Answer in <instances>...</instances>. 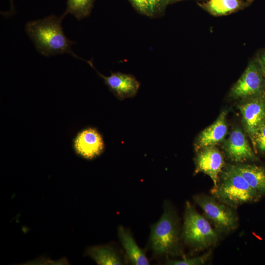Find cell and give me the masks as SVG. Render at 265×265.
<instances>
[{
	"instance_id": "cell-1",
	"label": "cell",
	"mask_w": 265,
	"mask_h": 265,
	"mask_svg": "<svg viewBox=\"0 0 265 265\" xmlns=\"http://www.w3.org/2000/svg\"><path fill=\"white\" fill-rule=\"evenodd\" d=\"M64 17L51 15L43 19L27 23L25 30L37 51L45 56L68 53L81 59L72 51L75 42L64 34L61 26Z\"/></svg>"
},
{
	"instance_id": "cell-2",
	"label": "cell",
	"mask_w": 265,
	"mask_h": 265,
	"mask_svg": "<svg viewBox=\"0 0 265 265\" xmlns=\"http://www.w3.org/2000/svg\"><path fill=\"white\" fill-rule=\"evenodd\" d=\"M179 219L168 201L163 204L159 219L151 226L148 247L156 257H184L181 243Z\"/></svg>"
},
{
	"instance_id": "cell-3",
	"label": "cell",
	"mask_w": 265,
	"mask_h": 265,
	"mask_svg": "<svg viewBox=\"0 0 265 265\" xmlns=\"http://www.w3.org/2000/svg\"><path fill=\"white\" fill-rule=\"evenodd\" d=\"M211 192L217 200L234 209L245 203L256 202L261 196L233 165L227 166L222 171L216 186L213 187Z\"/></svg>"
},
{
	"instance_id": "cell-4",
	"label": "cell",
	"mask_w": 265,
	"mask_h": 265,
	"mask_svg": "<svg viewBox=\"0 0 265 265\" xmlns=\"http://www.w3.org/2000/svg\"><path fill=\"white\" fill-rule=\"evenodd\" d=\"M220 233L212 228L207 219L189 202L185 205L181 238L191 250L201 251L214 245Z\"/></svg>"
},
{
	"instance_id": "cell-5",
	"label": "cell",
	"mask_w": 265,
	"mask_h": 265,
	"mask_svg": "<svg viewBox=\"0 0 265 265\" xmlns=\"http://www.w3.org/2000/svg\"><path fill=\"white\" fill-rule=\"evenodd\" d=\"M193 200L219 233H228L238 226V218L235 209L206 194H197Z\"/></svg>"
},
{
	"instance_id": "cell-6",
	"label": "cell",
	"mask_w": 265,
	"mask_h": 265,
	"mask_svg": "<svg viewBox=\"0 0 265 265\" xmlns=\"http://www.w3.org/2000/svg\"><path fill=\"white\" fill-rule=\"evenodd\" d=\"M264 77L255 59L250 60L232 87L231 96L234 98H246L262 95L265 87Z\"/></svg>"
},
{
	"instance_id": "cell-7",
	"label": "cell",
	"mask_w": 265,
	"mask_h": 265,
	"mask_svg": "<svg viewBox=\"0 0 265 265\" xmlns=\"http://www.w3.org/2000/svg\"><path fill=\"white\" fill-rule=\"evenodd\" d=\"M238 108L245 130L254 147L255 136L265 123V98L262 94L253 97L240 105Z\"/></svg>"
},
{
	"instance_id": "cell-8",
	"label": "cell",
	"mask_w": 265,
	"mask_h": 265,
	"mask_svg": "<svg viewBox=\"0 0 265 265\" xmlns=\"http://www.w3.org/2000/svg\"><path fill=\"white\" fill-rule=\"evenodd\" d=\"M86 62L103 79L106 85L118 100L122 101L136 95L140 83L134 77L121 72H111L110 76H106L96 69L91 60Z\"/></svg>"
},
{
	"instance_id": "cell-9",
	"label": "cell",
	"mask_w": 265,
	"mask_h": 265,
	"mask_svg": "<svg viewBox=\"0 0 265 265\" xmlns=\"http://www.w3.org/2000/svg\"><path fill=\"white\" fill-rule=\"evenodd\" d=\"M194 173L202 172L212 180L213 187L216 186L219 174L225 166L224 157L215 146L205 148L199 151L195 159Z\"/></svg>"
},
{
	"instance_id": "cell-10",
	"label": "cell",
	"mask_w": 265,
	"mask_h": 265,
	"mask_svg": "<svg viewBox=\"0 0 265 265\" xmlns=\"http://www.w3.org/2000/svg\"><path fill=\"white\" fill-rule=\"evenodd\" d=\"M73 147L78 155L92 159L103 152L105 145L102 136L97 130L87 128L77 134L74 140Z\"/></svg>"
},
{
	"instance_id": "cell-11",
	"label": "cell",
	"mask_w": 265,
	"mask_h": 265,
	"mask_svg": "<svg viewBox=\"0 0 265 265\" xmlns=\"http://www.w3.org/2000/svg\"><path fill=\"white\" fill-rule=\"evenodd\" d=\"M224 149L228 158L236 162L257 159L245 136L238 129L232 131L225 143Z\"/></svg>"
},
{
	"instance_id": "cell-12",
	"label": "cell",
	"mask_w": 265,
	"mask_h": 265,
	"mask_svg": "<svg viewBox=\"0 0 265 265\" xmlns=\"http://www.w3.org/2000/svg\"><path fill=\"white\" fill-rule=\"evenodd\" d=\"M226 116V112L222 111L213 124L201 132L194 144L197 151L215 146L224 139L227 132Z\"/></svg>"
},
{
	"instance_id": "cell-13",
	"label": "cell",
	"mask_w": 265,
	"mask_h": 265,
	"mask_svg": "<svg viewBox=\"0 0 265 265\" xmlns=\"http://www.w3.org/2000/svg\"><path fill=\"white\" fill-rule=\"evenodd\" d=\"M118 236L129 262L134 265H148L144 250L139 247L128 229L121 225L118 228Z\"/></svg>"
},
{
	"instance_id": "cell-14",
	"label": "cell",
	"mask_w": 265,
	"mask_h": 265,
	"mask_svg": "<svg viewBox=\"0 0 265 265\" xmlns=\"http://www.w3.org/2000/svg\"><path fill=\"white\" fill-rule=\"evenodd\" d=\"M250 186L261 196L265 194V168L255 164L233 165Z\"/></svg>"
},
{
	"instance_id": "cell-15",
	"label": "cell",
	"mask_w": 265,
	"mask_h": 265,
	"mask_svg": "<svg viewBox=\"0 0 265 265\" xmlns=\"http://www.w3.org/2000/svg\"><path fill=\"white\" fill-rule=\"evenodd\" d=\"M241 0H208L199 5L212 15L225 16L241 9L245 3Z\"/></svg>"
},
{
	"instance_id": "cell-16",
	"label": "cell",
	"mask_w": 265,
	"mask_h": 265,
	"mask_svg": "<svg viewBox=\"0 0 265 265\" xmlns=\"http://www.w3.org/2000/svg\"><path fill=\"white\" fill-rule=\"evenodd\" d=\"M87 252L98 265L124 264L119 252L108 245L92 246L88 248Z\"/></svg>"
},
{
	"instance_id": "cell-17",
	"label": "cell",
	"mask_w": 265,
	"mask_h": 265,
	"mask_svg": "<svg viewBox=\"0 0 265 265\" xmlns=\"http://www.w3.org/2000/svg\"><path fill=\"white\" fill-rule=\"evenodd\" d=\"M95 0H67L66 9L62 16L67 14L73 15L77 20H80L87 17L90 13Z\"/></svg>"
},
{
	"instance_id": "cell-18",
	"label": "cell",
	"mask_w": 265,
	"mask_h": 265,
	"mask_svg": "<svg viewBox=\"0 0 265 265\" xmlns=\"http://www.w3.org/2000/svg\"><path fill=\"white\" fill-rule=\"evenodd\" d=\"M211 252H209L203 256L191 258H184L180 260L167 259L165 263L168 265H202L205 264Z\"/></svg>"
},
{
	"instance_id": "cell-19",
	"label": "cell",
	"mask_w": 265,
	"mask_h": 265,
	"mask_svg": "<svg viewBox=\"0 0 265 265\" xmlns=\"http://www.w3.org/2000/svg\"><path fill=\"white\" fill-rule=\"evenodd\" d=\"M265 152V123L258 131L255 138L254 148Z\"/></svg>"
},
{
	"instance_id": "cell-20",
	"label": "cell",
	"mask_w": 265,
	"mask_h": 265,
	"mask_svg": "<svg viewBox=\"0 0 265 265\" xmlns=\"http://www.w3.org/2000/svg\"><path fill=\"white\" fill-rule=\"evenodd\" d=\"M135 8L140 13L150 16L149 0H130Z\"/></svg>"
},
{
	"instance_id": "cell-21",
	"label": "cell",
	"mask_w": 265,
	"mask_h": 265,
	"mask_svg": "<svg viewBox=\"0 0 265 265\" xmlns=\"http://www.w3.org/2000/svg\"><path fill=\"white\" fill-rule=\"evenodd\" d=\"M150 16L152 17L163 10L166 6L165 0H149Z\"/></svg>"
},
{
	"instance_id": "cell-22",
	"label": "cell",
	"mask_w": 265,
	"mask_h": 265,
	"mask_svg": "<svg viewBox=\"0 0 265 265\" xmlns=\"http://www.w3.org/2000/svg\"><path fill=\"white\" fill-rule=\"evenodd\" d=\"M255 59L265 77V50L258 53Z\"/></svg>"
},
{
	"instance_id": "cell-23",
	"label": "cell",
	"mask_w": 265,
	"mask_h": 265,
	"mask_svg": "<svg viewBox=\"0 0 265 265\" xmlns=\"http://www.w3.org/2000/svg\"><path fill=\"white\" fill-rule=\"evenodd\" d=\"M181 0H165V3H166V5H167L168 4L170 3H172L181 1Z\"/></svg>"
},
{
	"instance_id": "cell-24",
	"label": "cell",
	"mask_w": 265,
	"mask_h": 265,
	"mask_svg": "<svg viewBox=\"0 0 265 265\" xmlns=\"http://www.w3.org/2000/svg\"><path fill=\"white\" fill-rule=\"evenodd\" d=\"M245 2H246L247 3H250L253 0H244Z\"/></svg>"
}]
</instances>
